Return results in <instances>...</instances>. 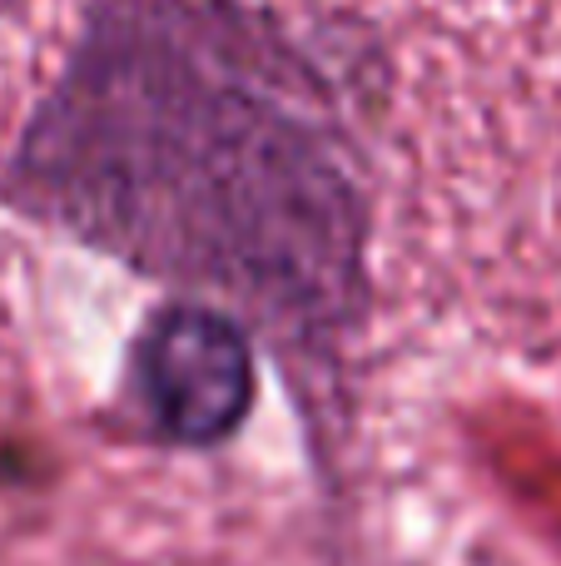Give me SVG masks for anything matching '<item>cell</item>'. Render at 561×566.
I'll return each instance as SVG.
<instances>
[{
  "instance_id": "obj_1",
  "label": "cell",
  "mask_w": 561,
  "mask_h": 566,
  "mask_svg": "<svg viewBox=\"0 0 561 566\" xmlns=\"http://www.w3.org/2000/svg\"><path fill=\"white\" fill-rule=\"evenodd\" d=\"M258 338L229 308L165 293L125 343L119 418L165 452H219L258 398Z\"/></svg>"
}]
</instances>
